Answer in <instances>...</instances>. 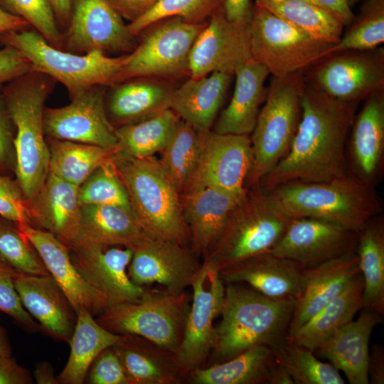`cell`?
Here are the masks:
<instances>
[{"label": "cell", "mask_w": 384, "mask_h": 384, "mask_svg": "<svg viewBox=\"0 0 384 384\" xmlns=\"http://www.w3.org/2000/svg\"><path fill=\"white\" fill-rule=\"evenodd\" d=\"M250 188L232 210L219 239L203 258L218 272L245 258L270 252L290 223L263 189L258 185Z\"/></svg>", "instance_id": "cell-8"}, {"label": "cell", "mask_w": 384, "mask_h": 384, "mask_svg": "<svg viewBox=\"0 0 384 384\" xmlns=\"http://www.w3.org/2000/svg\"><path fill=\"white\" fill-rule=\"evenodd\" d=\"M250 58L249 24L228 21L220 8L195 40L189 57V76L198 78L213 72L233 75Z\"/></svg>", "instance_id": "cell-19"}, {"label": "cell", "mask_w": 384, "mask_h": 384, "mask_svg": "<svg viewBox=\"0 0 384 384\" xmlns=\"http://www.w3.org/2000/svg\"><path fill=\"white\" fill-rule=\"evenodd\" d=\"M49 173L80 186L100 166L118 151L93 144L50 139Z\"/></svg>", "instance_id": "cell-38"}, {"label": "cell", "mask_w": 384, "mask_h": 384, "mask_svg": "<svg viewBox=\"0 0 384 384\" xmlns=\"http://www.w3.org/2000/svg\"><path fill=\"white\" fill-rule=\"evenodd\" d=\"M107 87H89L72 97L64 107H45V134L50 139L117 148L115 127L105 109Z\"/></svg>", "instance_id": "cell-15"}, {"label": "cell", "mask_w": 384, "mask_h": 384, "mask_svg": "<svg viewBox=\"0 0 384 384\" xmlns=\"http://www.w3.org/2000/svg\"><path fill=\"white\" fill-rule=\"evenodd\" d=\"M278 363L294 384H344L345 380L331 364L316 358L312 351L286 338L272 348Z\"/></svg>", "instance_id": "cell-42"}, {"label": "cell", "mask_w": 384, "mask_h": 384, "mask_svg": "<svg viewBox=\"0 0 384 384\" xmlns=\"http://www.w3.org/2000/svg\"><path fill=\"white\" fill-rule=\"evenodd\" d=\"M16 224L32 244L50 274L65 293L75 314L82 307L93 315L100 314L108 306L105 297L90 286L79 273L67 245L48 231L26 223Z\"/></svg>", "instance_id": "cell-21"}, {"label": "cell", "mask_w": 384, "mask_h": 384, "mask_svg": "<svg viewBox=\"0 0 384 384\" xmlns=\"http://www.w3.org/2000/svg\"><path fill=\"white\" fill-rule=\"evenodd\" d=\"M244 193H231L206 186H194L181 195L191 248L204 258L219 239L226 220Z\"/></svg>", "instance_id": "cell-23"}, {"label": "cell", "mask_w": 384, "mask_h": 384, "mask_svg": "<svg viewBox=\"0 0 384 384\" xmlns=\"http://www.w3.org/2000/svg\"><path fill=\"white\" fill-rule=\"evenodd\" d=\"M120 336L98 324L88 309L80 308L76 312V323L69 341L70 356L58 375L59 383H85L87 370L95 358L103 350L112 346Z\"/></svg>", "instance_id": "cell-36"}, {"label": "cell", "mask_w": 384, "mask_h": 384, "mask_svg": "<svg viewBox=\"0 0 384 384\" xmlns=\"http://www.w3.org/2000/svg\"><path fill=\"white\" fill-rule=\"evenodd\" d=\"M0 216L15 223L30 224L28 201L17 180L0 174Z\"/></svg>", "instance_id": "cell-49"}, {"label": "cell", "mask_w": 384, "mask_h": 384, "mask_svg": "<svg viewBox=\"0 0 384 384\" xmlns=\"http://www.w3.org/2000/svg\"><path fill=\"white\" fill-rule=\"evenodd\" d=\"M179 117L171 109L115 128L117 148L124 154L146 158L161 152L171 139Z\"/></svg>", "instance_id": "cell-39"}, {"label": "cell", "mask_w": 384, "mask_h": 384, "mask_svg": "<svg viewBox=\"0 0 384 384\" xmlns=\"http://www.w3.org/2000/svg\"><path fill=\"white\" fill-rule=\"evenodd\" d=\"M357 106L306 83L301 119L290 149L258 186L269 190L290 181H329L348 176L346 145Z\"/></svg>", "instance_id": "cell-1"}, {"label": "cell", "mask_w": 384, "mask_h": 384, "mask_svg": "<svg viewBox=\"0 0 384 384\" xmlns=\"http://www.w3.org/2000/svg\"><path fill=\"white\" fill-rule=\"evenodd\" d=\"M358 234L335 223L313 218L292 219L272 254L302 269L317 266L356 251Z\"/></svg>", "instance_id": "cell-18"}, {"label": "cell", "mask_w": 384, "mask_h": 384, "mask_svg": "<svg viewBox=\"0 0 384 384\" xmlns=\"http://www.w3.org/2000/svg\"><path fill=\"white\" fill-rule=\"evenodd\" d=\"M381 215V214H380ZM378 215L358 234L356 253L363 278L362 309L384 312V223Z\"/></svg>", "instance_id": "cell-37"}, {"label": "cell", "mask_w": 384, "mask_h": 384, "mask_svg": "<svg viewBox=\"0 0 384 384\" xmlns=\"http://www.w3.org/2000/svg\"><path fill=\"white\" fill-rule=\"evenodd\" d=\"M255 4L318 40L335 45L342 36L344 26L341 22L306 1L255 0Z\"/></svg>", "instance_id": "cell-40"}, {"label": "cell", "mask_w": 384, "mask_h": 384, "mask_svg": "<svg viewBox=\"0 0 384 384\" xmlns=\"http://www.w3.org/2000/svg\"><path fill=\"white\" fill-rule=\"evenodd\" d=\"M29 23L0 6V35L6 32L26 29Z\"/></svg>", "instance_id": "cell-58"}, {"label": "cell", "mask_w": 384, "mask_h": 384, "mask_svg": "<svg viewBox=\"0 0 384 384\" xmlns=\"http://www.w3.org/2000/svg\"><path fill=\"white\" fill-rule=\"evenodd\" d=\"M361 273L356 251L314 267L303 269L301 287L287 336L291 335L337 297Z\"/></svg>", "instance_id": "cell-22"}, {"label": "cell", "mask_w": 384, "mask_h": 384, "mask_svg": "<svg viewBox=\"0 0 384 384\" xmlns=\"http://www.w3.org/2000/svg\"><path fill=\"white\" fill-rule=\"evenodd\" d=\"M269 75L268 70L252 58L236 70L232 98L219 115L213 132L250 135L266 97L265 82Z\"/></svg>", "instance_id": "cell-31"}, {"label": "cell", "mask_w": 384, "mask_h": 384, "mask_svg": "<svg viewBox=\"0 0 384 384\" xmlns=\"http://www.w3.org/2000/svg\"><path fill=\"white\" fill-rule=\"evenodd\" d=\"M55 16L56 20L68 25L71 10L72 0H48Z\"/></svg>", "instance_id": "cell-60"}, {"label": "cell", "mask_w": 384, "mask_h": 384, "mask_svg": "<svg viewBox=\"0 0 384 384\" xmlns=\"http://www.w3.org/2000/svg\"><path fill=\"white\" fill-rule=\"evenodd\" d=\"M70 250L72 261L79 273L90 286L105 297L108 306L137 302L146 293L147 288L134 284L127 272L133 255L130 248L79 242Z\"/></svg>", "instance_id": "cell-20"}, {"label": "cell", "mask_w": 384, "mask_h": 384, "mask_svg": "<svg viewBox=\"0 0 384 384\" xmlns=\"http://www.w3.org/2000/svg\"><path fill=\"white\" fill-rule=\"evenodd\" d=\"M302 268L297 263L270 252L237 262L219 272L224 284L246 283L272 298H297L301 287Z\"/></svg>", "instance_id": "cell-28"}, {"label": "cell", "mask_w": 384, "mask_h": 384, "mask_svg": "<svg viewBox=\"0 0 384 384\" xmlns=\"http://www.w3.org/2000/svg\"><path fill=\"white\" fill-rule=\"evenodd\" d=\"M321 9L332 16L343 26H348L353 20V14L348 0H304Z\"/></svg>", "instance_id": "cell-56"}, {"label": "cell", "mask_w": 384, "mask_h": 384, "mask_svg": "<svg viewBox=\"0 0 384 384\" xmlns=\"http://www.w3.org/2000/svg\"><path fill=\"white\" fill-rule=\"evenodd\" d=\"M110 118L119 126L134 123L170 109L175 88L156 78H136L110 86Z\"/></svg>", "instance_id": "cell-33"}, {"label": "cell", "mask_w": 384, "mask_h": 384, "mask_svg": "<svg viewBox=\"0 0 384 384\" xmlns=\"http://www.w3.org/2000/svg\"><path fill=\"white\" fill-rule=\"evenodd\" d=\"M233 75L213 72L190 78L173 91L170 109L198 132L210 130L222 106Z\"/></svg>", "instance_id": "cell-32"}, {"label": "cell", "mask_w": 384, "mask_h": 384, "mask_svg": "<svg viewBox=\"0 0 384 384\" xmlns=\"http://www.w3.org/2000/svg\"><path fill=\"white\" fill-rule=\"evenodd\" d=\"M55 82L31 70L1 87L16 129L14 172L27 201L39 191L49 173L50 151L44 138L43 113Z\"/></svg>", "instance_id": "cell-4"}, {"label": "cell", "mask_w": 384, "mask_h": 384, "mask_svg": "<svg viewBox=\"0 0 384 384\" xmlns=\"http://www.w3.org/2000/svg\"><path fill=\"white\" fill-rule=\"evenodd\" d=\"M348 4L351 7L352 6L356 4L357 3H358L359 1L362 0H348Z\"/></svg>", "instance_id": "cell-62"}, {"label": "cell", "mask_w": 384, "mask_h": 384, "mask_svg": "<svg viewBox=\"0 0 384 384\" xmlns=\"http://www.w3.org/2000/svg\"><path fill=\"white\" fill-rule=\"evenodd\" d=\"M201 147L200 132L179 119L159 159L180 196L188 188L194 174Z\"/></svg>", "instance_id": "cell-41"}, {"label": "cell", "mask_w": 384, "mask_h": 384, "mask_svg": "<svg viewBox=\"0 0 384 384\" xmlns=\"http://www.w3.org/2000/svg\"><path fill=\"white\" fill-rule=\"evenodd\" d=\"M270 1H281L282 0H270Z\"/></svg>", "instance_id": "cell-63"}, {"label": "cell", "mask_w": 384, "mask_h": 384, "mask_svg": "<svg viewBox=\"0 0 384 384\" xmlns=\"http://www.w3.org/2000/svg\"><path fill=\"white\" fill-rule=\"evenodd\" d=\"M85 383L89 384H129L120 360L112 347L103 350L90 365Z\"/></svg>", "instance_id": "cell-50"}, {"label": "cell", "mask_w": 384, "mask_h": 384, "mask_svg": "<svg viewBox=\"0 0 384 384\" xmlns=\"http://www.w3.org/2000/svg\"><path fill=\"white\" fill-rule=\"evenodd\" d=\"M0 265L18 274H50L38 252L16 224L1 216Z\"/></svg>", "instance_id": "cell-44"}, {"label": "cell", "mask_w": 384, "mask_h": 384, "mask_svg": "<svg viewBox=\"0 0 384 384\" xmlns=\"http://www.w3.org/2000/svg\"><path fill=\"white\" fill-rule=\"evenodd\" d=\"M128 275L138 285L158 283L178 294L191 287L202 263L191 247L147 237L133 250Z\"/></svg>", "instance_id": "cell-17"}, {"label": "cell", "mask_w": 384, "mask_h": 384, "mask_svg": "<svg viewBox=\"0 0 384 384\" xmlns=\"http://www.w3.org/2000/svg\"><path fill=\"white\" fill-rule=\"evenodd\" d=\"M0 43L18 50L32 70L61 82L70 97L92 86L112 85L127 55L110 57L99 50L70 53L53 46L35 29L2 33Z\"/></svg>", "instance_id": "cell-7"}, {"label": "cell", "mask_w": 384, "mask_h": 384, "mask_svg": "<svg viewBox=\"0 0 384 384\" xmlns=\"http://www.w3.org/2000/svg\"><path fill=\"white\" fill-rule=\"evenodd\" d=\"M112 347L129 384L186 383L187 375L178 364L176 352L132 334L121 335Z\"/></svg>", "instance_id": "cell-29"}, {"label": "cell", "mask_w": 384, "mask_h": 384, "mask_svg": "<svg viewBox=\"0 0 384 384\" xmlns=\"http://www.w3.org/2000/svg\"><path fill=\"white\" fill-rule=\"evenodd\" d=\"M190 384H294L271 348L252 347L226 361L196 368L187 376Z\"/></svg>", "instance_id": "cell-26"}, {"label": "cell", "mask_w": 384, "mask_h": 384, "mask_svg": "<svg viewBox=\"0 0 384 384\" xmlns=\"http://www.w3.org/2000/svg\"><path fill=\"white\" fill-rule=\"evenodd\" d=\"M340 41L328 52L373 50L384 42V0H365Z\"/></svg>", "instance_id": "cell-43"}, {"label": "cell", "mask_w": 384, "mask_h": 384, "mask_svg": "<svg viewBox=\"0 0 384 384\" xmlns=\"http://www.w3.org/2000/svg\"><path fill=\"white\" fill-rule=\"evenodd\" d=\"M206 21L192 23L172 17L146 28L149 31L126 55L113 85L136 78L189 75L190 53Z\"/></svg>", "instance_id": "cell-11"}, {"label": "cell", "mask_w": 384, "mask_h": 384, "mask_svg": "<svg viewBox=\"0 0 384 384\" xmlns=\"http://www.w3.org/2000/svg\"><path fill=\"white\" fill-rule=\"evenodd\" d=\"M33 380L29 371L18 364L11 356L0 354V384H29Z\"/></svg>", "instance_id": "cell-53"}, {"label": "cell", "mask_w": 384, "mask_h": 384, "mask_svg": "<svg viewBox=\"0 0 384 384\" xmlns=\"http://www.w3.org/2000/svg\"><path fill=\"white\" fill-rule=\"evenodd\" d=\"M132 210L150 238L188 247L190 233L181 196L159 159L137 158L117 151L112 156Z\"/></svg>", "instance_id": "cell-5"}, {"label": "cell", "mask_w": 384, "mask_h": 384, "mask_svg": "<svg viewBox=\"0 0 384 384\" xmlns=\"http://www.w3.org/2000/svg\"><path fill=\"white\" fill-rule=\"evenodd\" d=\"M191 287L192 304L183 339L176 353L187 376L206 364L215 338L213 321L220 314L225 291L219 272L206 261L203 262Z\"/></svg>", "instance_id": "cell-13"}, {"label": "cell", "mask_w": 384, "mask_h": 384, "mask_svg": "<svg viewBox=\"0 0 384 384\" xmlns=\"http://www.w3.org/2000/svg\"><path fill=\"white\" fill-rule=\"evenodd\" d=\"M147 237L132 210L116 206L88 205L81 207L80 232L71 247L87 242L133 250Z\"/></svg>", "instance_id": "cell-34"}, {"label": "cell", "mask_w": 384, "mask_h": 384, "mask_svg": "<svg viewBox=\"0 0 384 384\" xmlns=\"http://www.w3.org/2000/svg\"><path fill=\"white\" fill-rule=\"evenodd\" d=\"M295 298H272L240 283L225 284L215 326V338L204 367L233 358L257 346L271 348L281 344L288 334Z\"/></svg>", "instance_id": "cell-2"}, {"label": "cell", "mask_w": 384, "mask_h": 384, "mask_svg": "<svg viewBox=\"0 0 384 384\" xmlns=\"http://www.w3.org/2000/svg\"><path fill=\"white\" fill-rule=\"evenodd\" d=\"M309 86L340 102L358 105L384 89V49L330 54L304 72Z\"/></svg>", "instance_id": "cell-12"}, {"label": "cell", "mask_w": 384, "mask_h": 384, "mask_svg": "<svg viewBox=\"0 0 384 384\" xmlns=\"http://www.w3.org/2000/svg\"><path fill=\"white\" fill-rule=\"evenodd\" d=\"M14 286L26 310L41 330L60 341L69 343L76 314L65 293L50 275L17 274Z\"/></svg>", "instance_id": "cell-25"}, {"label": "cell", "mask_w": 384, "mask_h": 384, "mask_svg": "<svg viewBox=\"0 0 384 384\" xmlns=\"http://www.w3.org/2000/svg\"><path fill=\"white\" fill-rule=\"evenodd\" d=\"M363 278L356 275L346 288L287 338L312 351L362 309Z\"/></svg>", "instance_id": "cell-35"}, {"label": "cell", "mask_w": 384, "mask_h": 384, "mask_svg": "<svg viewBox=\"0 0 384 384\" xmlns=\"http://www.w3.org/2000/svg\"><path fill=\"white\" fill-rule=\"evenodd\" d=\"M305 85L304 71L272 77L250 136L253 161L247 188L257 186L289 151L301 119Z\"/></svg>", "instance_id": "cell-6"}, {"label": "cell", "mask_w": 384, "mask_h": 384, "mask_svg": "<svg viewBox=\"0 0 384 384\" xmlns=\"http://www.w3.org/2000/svg\"><path fill=\"white\" fill-rule=\"evenodd\" d=\"M367 373L370 383H384V351L380 343L373 344L369 350Z\"/></svg>", "instance_id": "cell-57"}, {"label": "cell", "mask_w": 384, "mask_h": 384, "mask_svg": "<svg viewBox=\"0 0 384 384\" xmlns=\"http://www.w3.org/2000/svg\"><path fill=\"white\" fill-rule=\"evenodd\" d=\"M221 8L228 21L236 23L250 24L254 4L251 0H222Z\"/></svg>", "instance_id": "cell-55"}, {"label": "cell", "mask_w": 384, "mask_h": 384, "mask_svg": "<svg viewBox=\"0 0 384 384\" xmlns=\"http://www.w3.org/2000/svg\"><path fill=\"white\" fill-rule=\"evenodd\" d=\"M33 378L38 384H59L50 363L43 361L36 366Z\"/></svg>", "instance_id": "cell-59"}, {"label": "cell", "mask_w": 384, "mask_h": 384, "mask_svg": "<svg viewBox=\"0 0 384 384\" xmlns=\"http://www.w3.org/2000/svg\"><path fill=\"white\" fill-rule=\"evenodd\" d=\"M30 225L52 233L69 248L80 227L78 186L48 175L36 195L28 201Z\"/></svg>", "instance_id": "cell-24"}, {"label": "cell", "mask_w": 384, "mask_h": 384, "mask_svg": "<svg viewBox=\"0 0 384 384\" xmlns=\"http://www.w3.org/2000/svg\"><path fill=\"white\" fill-rule=\"evenodd\" d=\"M68 26L62 49L70 53L132 52L136 46L135 37L106 0H72Z\"/></svg>", "instance_id": "cell-16"}, {"label": "cell", "mask_w": 384, "mask_h": 384, "mask_svg": "<svg viewBox=\"0 0 384 384\" xmlns=\"http://www.w3.org/2000/svg\"><path fill=\"white\" fill-rule=\"evenodd\" d=\"M0 6L33 26L50 45L63 48V34L48 0H0Z\"/></svg>", "instance_id": "cell-47"}, {"label": "cell", "mask_w": 384, "mask_h": 384, "mask_svg": "<svg viewBox=\"0 0 384 384\" xmlns=\"http://www.w3.org/2000/svg\"><path fill=\"white\" fill-rule=\"evenodd\" d=\"M382 322V314L363 309L356 320H351L332 334L315 351L343 372L351 384L369 383L367 363L369 342L374 328Z\"/></svg>", "instance_id": "cell-27"}, {"label": "cell", "mask_w": 384, "mask_h": 384, "mask_svg": "<svg viewBox=\"0 0 384 384\" xmlns=\"http://www.w3.org/2000/svg\"><path fill=\"white\" fill-rule=\"evenodd\" d=\"M221 4L222 0H158L144 15L127 24V28L135 37L152 24L169 18L203 23L221 8Z\"/></svg>", "instance_id": "cell-45"}, {"label": "cell", "mask_w": 384, "mask_h": 384, "mask_svg": "<svg viewBox=\"0 0 384 384\" xmlns=\"http://www.w3.org/2000/svg\"><path fill=\"white\" fill-rule=\"evenodd\" d=\"M18 274L0 265V311L13 318L26 330L36 332L41 326L23 306L14 286V278Z\"/></svg>", "instance_id": "cell-48"}, {"label": "cell", "mask_w": 384, "mask_h": 384, "mask_svg": "<svg viewBox=\"0 0 384 384\" xmlns=\"http://www.w3.org/2000/svg\"><path fill=\"white\" fill-rule=\"evenodd\" d=\"M264 191L290 220L321 219L357 234L382 210L373 186L351 174L329 181H290Z\"/></svg>", "instance_id": "cell-3"}, {"label": "cell", "mask_w": 384, "mask_h": 384, "mask_svg": "<svg viewBox=\"0 0 384 384\" xmlns=\"http://www.w3.org/2000/svg\"><path fill=\"white\" fill-rule=\"evenodd\" d=\"M0 85V174L7 175L15 169V150L12 122L6 108Z\"/></svg>", "instance_id": "cell-51"}, {"label": "cell", "mask_w": 384, "mask_h": 384, "mask_svg": "<svg viewBox=\"0 0 384 384\" xmlns=\"http://www.w3.org/2000/svg\"><path fill=\"white\" fill-rule=\"evenodd\" d=\"M78 201L81 207L116 206L132 210L127 191L112 157L95 169L78 187Z\"/></svg>", "instance_id": "cell-46"}, {"label": "cell", "mask_w": 384, "mask_h": 384, "mask_svg": "<svg viewBox=\"0 0 384 384\" xmlns=\"http://www.w3.org/2000/svg\"><path fill=\"white\" fill-rule=\"evenodd\" d=\"M112 9L129 23L147 12L158 0H106Z\"/></svg>", "instance_id": "cell-54"}, {"label": "cell", "mask_w": 384, "mask_h": 384, "mask_svg": "<svg viewBox=\"0 0 384 384\" xmlns=\"http://www.w3.org/2000/svg\"><path fill=\"white\" fill-rule=\"evenodd\" d=\"M364 101L349 133L352 176L373 186L384 154V89L372 93Z\"/></svg>", "instance_id": "cell-30"}, {"label": "cell", "mask_w": 384, "mask_h": 384, "mask_svg": "<svg viewBox=\"0 0 384 384\" xmlns=\"http://www.w3.org/2000/svg\"><path fill=\"white\" fill-rule=\"evenodd\" d=\"M199 132V157L187 190L206 186L231 193H245L253 161L250 135Z\"/></svg>", "instance_id": "cell-14"}, {"label": "cell", "mask_w": 384, "mask_h": 384, "mask_svg": "<svg viewBox=\"0 0 384 384\" xmlns=\"http://www.w3.org/2000/svg\"><path fill=\"white\" fill-rule=\"evenodd\" d=\"M0 354L5 356L11 355V348L8 338V336L0 325Z\"/></svg>", "instance_id": "cell-61"}, {"label": "cell", "mask_w": 384, "mask_h": 384, "mask_svg": "<svg viewBox=\"0 0 384 384\" xmlns=\"http://www.w3.org/2000/svg\"><path fill=\"white\" fill-rule=\"evenodd\" d=\"M249 44L251 58L272 76L305 72L327 56L334 46L297 29L255 4L249 24Z\"/></svg>", "instance_id": "cell-10"}, {"label": "cell", "mask_w": 384, "mask_h": 384, "mask_svg": "<svg viewBox=\"0 0 384 384\" xmlns=\"http://www.w3.org/2000/svg\"><path fill=\"white\" fill-rule=\"evenodd\" d=\"M31 70L30 62L16 48L4 46L0 49V85Z\"/></svg>", "instance_id": "cell-52"}, {"label": "cell", "mask_w": 384, "mask_h": 384, "mask_svg": "<svg viewBox=\"0 0 384 384\" xmlns=\"http://www.w3.org/2000/svg\"><path fill=\"white\" fill-rule=\"evenodd\" d=\"M189 296L186 291L174 294L147 289L137 302L109 306L96 321L116 334L139 336L176 353L191 306Z\"/></svg>", "instance_id": "cell-9"}]
</instances>
